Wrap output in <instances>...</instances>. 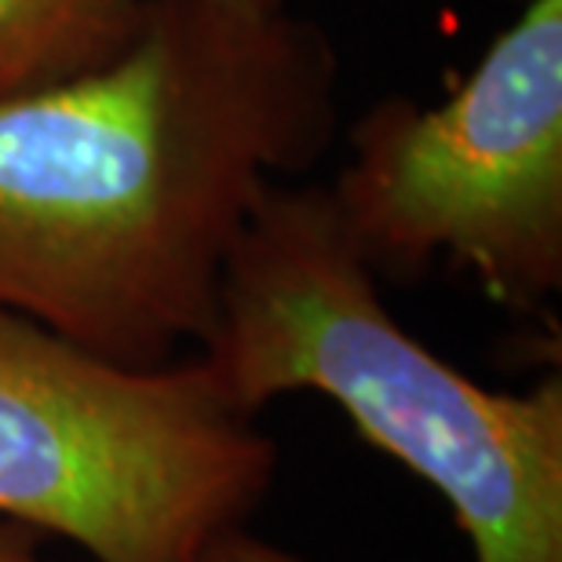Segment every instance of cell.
I'll use <instances>...</instances> for the list:
<instances>
[{"label": "cell", "instance_id": "cell-5", "mask_svg": "<svg viewBox=\"0 0 562 562\" xmlns=\"http://www.w3.org/2000/svg\"><path fill=\"white\" fill-rule=\"evenodd\" d=\"M128 33H106L77 0H0V95L103 59Z\"/></svg>", "mask_w": 562, "mask_h": 562}, {"label": "cell", "instance_id": "cell-6", "mask_svg": "<svg viewBox=\"0 0 562 562\" xmlns=\"http://www.w3.org/2000/svg\"><path fill=\"white\" fill-rule=\"evenodd\" d=\"M201 562H311V559L289 552V548H281L274 541H263V537L249 533V526H238V530L223 533Z\"/></svg>", "mask_w": 562, "mask_h": 562}, {"label": "cell", "instance_id": "cell-1", "mask_svg": "<svg viewBox=\"0 0 562 562\" xmlns=\"http://www.w3.org/2000/svg\"><path fill=\"white\" fill-rule=\"evenodd\" d=\"M336 63L285 0H143L103 59L0 95V311L176 362L274 176L333 136Z\"/></svg>", "mask_w": 562, "mask_h": 562}, {"label": "cell", "instance_id": "cell-2", "mask_svg": "<svg viewBox=\"0 0 562 562\" xmlns=\"http://www.w3.org/2000/svg\"><path fill=\"white\" fill-rule=\"evenodd\" d=\"M198 358L245 417L296 391L336 402L449 504L475 562H562V380L493 391L424 347L387 311L329 190H267Z\"/></svg>", "mask_w": 562, "mask_h": 562}, {"label": "cell", "instance_id": "cell-3", "mask_svg": "<svg viewBox=\"0 0 562 562\" xmlns=\"http://www.w3.org/2000/svg\"><path fill=\"white\" fill-rule=\"evenodd\" d=\"M278 449L205 362L125 366L0 311V519L92 562H201Z\"/></svg>", "mask_w": 562, "mask_h": 562}, {"label": "cell", "instance_id": "cell-8", "mask_svg": "<svg viewBox=\"0 0 562 562\" xmlns=\"http://www.w3.org/2000/svg\"><path fill=\"white\" fill-rule=\"evenodd\" d=\"M0 562H44L37 552V533L0 519Z\"/></svg>", "mask_w": 562, "mask_h": 562}, {"label": "cell", "instance_id": "cell-7", "mask_svg": "<svg viewBox=\"0 0 562 562\" xmlns=\"http://www.w3.org/2000/svg\"><path fill=\"white\" fill-rule=\"evenodd\" d=\"M77 4H81V11L95 26H103L106 33H117L121 37V33H128V26L136 22L143 0H77Z\"/></svg>", "mask_w": 562, "mask_h": 562}, {"label": "cell", "instance_id": "cell-4", "mask_svg": "<svg viewBox=\"0 0 562 562\" xmlns=\"http://www.w3.org/2000/svg\"><path fill=\"white\" fill-rule=\"evenodd\" d=\"M329 190L369 267L442 260L515 311L562 289V0H530L438 106L391 99Z\"/></svg>", "mask_w": 562, "mask_h": 562}]
</instances>
